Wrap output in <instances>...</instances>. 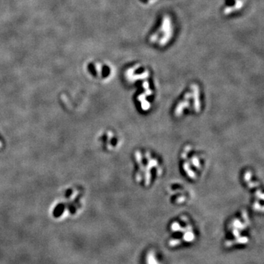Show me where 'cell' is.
Listing matches in <instances>:
<instances>
[{
	"label": "cell",
	"mask_w": 264,
	"mask_h": 264,
	"mask_svg": "<svg viewBox=\"0 0 264 264\" xmlns=\"http://www.w3.org/2000/svg\"><path fill=\"white\" fill-rule=\"evenodd\" d=\"M252 240L251 222L248 213L241 211L231 217L225 226L223 244L228 249L243 248Z\"/></svg>",
	"instance_id": "cell-1"
},
{
	"label": "cell",
	"mask_w": 264,
	"mask_h": 264,
	"mask_svg": "<svg viewBox=\"0 0 264 264\" xmlns=\"http://www.w3.org/2000/svg\"><path fill=\"white\" fill-rule=\"evenodd\" d=\"M198 237L196 226L188 216H178L171 220L167 227V244L170 248L191 246L195 243Z\"/></svg>",
	"instance_id": "cell-2"
},
{
	"label": "cell",
	"mask_w": 264,
	"mask_h": 264,
	"mask_svg": "<svg viewBox=\"0 0 264 264\" xmlns=\"http://www.w3.org/2000/svg\"><path fill=\"white\" fill-rule=\"evenodd\" d=\"M176 22L170 13H163L158 18L153 29L147 38L148 44L159 49H166L171 45L176 36Z\"/></svg>",
	"instance_id": "cell-3"
},
{
	"label": "cell",
	"mask_w": 264,
	"mask_h": 264,
	"mask_svg": "<svg viewBox=\"0 0 264 264\" xmlns=\"http://www.w3.org/2000/svg\"><path fill=\"white\" fill-rule=\"evenodd\" d=\"M134 161L137 164L136 181L144 187L151 185L162 172L159 159L149 151L137 150L134 152Z\"/></svg>",
	"instance_id": "cell-4"
},
{
	"label": "cell",
	"mask_w": 264,
	"mask_h": 264,
	"mask_svg": "<svg viewBox=\"0 0 264 264\" xmlns=\"http://www.w3.org/2000/svg\"><path fill=\"white\" fill-rule=\"evenodd\" d=\"M181 169L184 174L191 180L199 178L205 164L204 160L200 153H192V148H186L181 153Z\"/></svg>",
	"instance_id": "cell-5"
},
{
	"label": "cell",
	"mask_w": 264,
	"mask_h": 264,
	"mask_svg": "<svg viewBox=\"0 0 264 264\" xmlns=\"http://www.w3.org/2000/svg\"><path fill=\"white\" fill-rule=\"evenodd\" d=\"M250 0H224L221 13L224 17H233L242 13L248 6Z\"/></svg>",
	"instance_id": "cell-6"
},
{
	"label": "cell",
	"mask_w": 264,
	"mask_h": 264,
	"mask_svg": "<svg viewBox=\"0 0 264 264\" xmlns=\"http://www.w3.org/2000/svg\"><path fill=\"white\" fill-rule=\"evenodd\" d=\"M145 264H164L162 257L154 249H150L145 255Z\"/></svg>",
	"instance_id": "cell-7"
},
{
	"label": "cell",
	"mask_w": 264,
	"mask_h": 264,
	"mask_svg": "<svg viewBox=\"0 0 264 264\" xmlns=\"http://www.w3.org/2000/svg\"><path fill=\"white\" fill-rule=\"evenodd\" d=\"M157 1L158 0H139V2H140L142 5H148V6L153 5V4H155Z\"/></svg>",
	"instance_id": "cell-8"
}]
</instances>
